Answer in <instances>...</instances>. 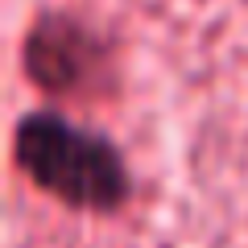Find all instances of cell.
Wrapping results in <instances>:
<instances>
[{
	"instance_id": "2",
	"label": "cell",
	"mask_w": 248,
	"mask_h": 248,
	"mask_svg": "<svg viewBox=\"0 0 248 248\" xmlns=\"http://www.w3.org/2000/svg\"><path fill=\"white\" fill-rule=\"evenodd\" d=\"M25 71L42 91H87L108 71V46L71 13H42L25 33Z\"/></svg>"
},
{
	"instance_id": "1",
	"label": "cell",
	"mask_w": 248,
	"mask_h": 248,
	"mask_svg": "<svg viewBox=\"0 0 248 248\" xmlns=\"http://www.w3.org/2000/svg\"><path fill=\"white\" fill-rule=\"evenodd\" d=\"M13 161L42 195L71 211L112 215L133 199V174L112 137L62 112H25L13 128Z\"/></svg>"
}]
</instances>
